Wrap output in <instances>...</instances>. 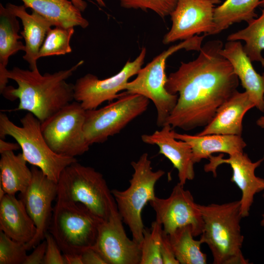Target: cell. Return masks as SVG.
I'll return each instance as SVG.
<instances>
[{"label":"cell","mask_w":264,"mask_h":264,"mask_svg":"<svg viewBox=\"0 0 264 264\" xmlns=\"http://www.w3.org/2000/svg\"><path fill=\"white\" fill-rule=\"evenodd\" d=\"M223 46L220 40L207 42L195 60L181 62L177 70L169 74L165 88L177 94L178 99L165 125L184 131L205 127L238 91L240 81L220 53Z\"/></svg>","instance_id":"1"},{"label":"cell","mask_w":264,"mask_h":264,"mask_svg":"<svg viewBox=\"0 0 264 264\" xmlns=\"http://www.w3.org/2000/svg\"><path fill=\"white\" fill-rule=\"evenodd\" d=\"M83 63L81 60L69 69L43 75L39 70L14 67L6 77L18 87L7 86L1 94L11 101L19 99L16 110L31 112L42 123L74 100V84L66 80Z\"/></svg>","instance_id":"2"},{"label":"cell","mask_w":264,"mask_h":264,"mask_svg":"<svg viewBox=\"0 0 264 264\" xmlns=\"http://www.w3.org/2000/svg\"><path fill=\"white\" fill-rule=\"evenodd\" d=\"M204 222L200 240L209 247L214 264H249L242 252L240 200L199 204Z\"/></svg>","instance_id":"3"},{"label":"cell","mask_w":264,"mask_h":264,"mask_svg":"<svg viewBox=\"0 0 264 264\" xmlns=\"http://www.w3.org/2000/svg\"><path fill=\"white\" fill-rule=\"evenodd\" d=\"M206 35H196L171 46L155 57L127 84L124 93L142 95L154 103L157 110L156 125L163 126L175 107L177 94L169 93L165 88L167 78L165 72L167 59L181 50L199 51Z\"/></svg>","instance_id":"4"},{"label":"cell","mask_w":264,"mask_h":264,"mask_svg":"<svg viewBox=\"0 0 264 264\" xmlns=\"http://www.w3.org/2000/svg\"><path fill=\"white\" fill-rule=\"evenodd\" d=\"M57 184L56 200L82 203L103 220L117 206L103 175L77 161L63 170Z\"/></svg>","instance_id":"5"},{"label":"cell","mask_w":264,"mask_h":264,"mask_svg":"<svg viewBox=\"0 0 264 264\" xmlns=\"http://www.w3.org/2000/svg\"><path fill=\"white\" fill-rule=\"evenodd\" d=\"M22 126L13 123L4 113H0V137H12L20 145L27 163L41 169L50 179L57 183L63 170L77 161L75 157L54 153L46 142L41 130L40 121L28 112L20 120Z\"/></svg>","instance_id":"6"},{"label":"cell","mask_w":264,"mask_h":264,"mask_svg":"<svg viewBox=\"0 0 264 264\" xmlns=\"http://www.w3.org/2000/svg\"><path fill=\"white\" fill-rule=\"evenodd\" d=\"M148 154L143 153L131 163L133 173L130 186L125 190H111L123 222L129 228L132 239L141 244L145 227L141 217L145 205L155 197L156 183L165 174L162 170L154 171Z\"/></svg>","instance_id":"7"},{"label":"cell","mask_w":264,"mask_h":264,"mask_svg":"<svg viewBox=\"0 0 264 264\" xmlns=\"http://www.w3.org/2000/svg\"><path fill=\"white\" fill-rule=\"evenodd\" d=\"M103 220L84 204L56 200L48 228L64 254H81L96 242Z\"/></svg>","instance_id":"8"},{"label":"cell","mask_w":264,"mask_h":264,"mask_svg":"<svg viewBox=\"0 0 264 264\" xmlns=\"http://www.w3.org/2000/svg\"><path fill=\"white\" fill-rule=\"evenodd\" d=\"M149 100L139 94L124 92L105 107L86 110L84 130L88 144L103 143L119 133L147 110Z\"/></svg>","instance_id":"9"},{"label":"cell","mask_w":264,"mask_h":264,"mask_svg":"<svg viewBox=\"0 0 264 264\" xmlns=\"http://www.w3.org/2000/svg\"><path fill=\"white\" fill-rule=\"evenodd\" d=\"M86 111L80 103L72 101L41 123L43 136L54 153L75 157L89 150L84 130Z\"/></svg>","instance_id":"10"},{"label":"cell","mask_w":264,"mask_h":264,"mask_svg":"<svg viewBox=\"0 0 264 264\" xmlns=\"http://www.w3.org/2000/svg\"><path fill=\"white\" fill-rule=\"evenodd\" d=\"M143 47L132 61H128L121 70L110 77L101 80L88 73L78 79L74 84V99L86 110L97 109L106 101L118 98L119 92L125 90L129 79L136 75L142 68L146 55Z\"/></svg>","instance_id":"11"},{"label":"cell","mask_w":264,"mask_h":264,"mask_svg":"<svg viewBox=\"0 0 264 264\" xmlns=\"http://www.w3.org/2000/svg\"><path fill=\"white\" fill-rule=\"evenodd\" d=\"M149 203L155 213L156 220L168 235L177 229L190 226L194 237L201 235L204 222L199 208L191 193L178 183L166 198L156 197Z\"/></svg>","instance_id":"12"},{"label":"cell","mask_w":264,"mask_h":264,"mask_svg":"<svg viewBox=\"0 0 264 264\" xmlns=\"http://www.w3.org/2000/svg\"><path fill=\"white\" fill-rule=\"evenodd\" d=\"M220 0H177L170 16L172 26L162 43L169 44L203 33L212 35L215 29L214 11Z\"/></svg>","instance_id":"13"},{"label":"cell","mask_w":264,"mask_h":264,"mask_svg":"<svg viewBox=\"0 0 264 264\" xmlns=\"http://www.w3.org/2000/svg\"><path fill=\"white\" fill-rule=\"evenodd\" d=\"M31 169V181L25 191L20 194V199L37 228L34 238L25 244L27 251L44 239L53 214L52 202L57 194L56 182L49 178L39 168L33 166Z\"/></svg>","instance_id":"14"},{"label":"cell","mask_w":264,"mask_h":264,"mask_svg":"<svg viewBox=\"0 0 264 264\" xmlns=\"http://www.w3.org/2000/svg\"><path fill=\"white\" fill-rule=\"evenodd\" d=\"M123 222L116 206L108 219L100 222L96 241L92 247L107 264H140V244L128 237Z\"/></svg>","instance_id":"15"},{"label":"cell","mask_w":264,"mask_h":264,"mask_svg":"<svg viewBox=\"0 0 264 264\" xmlns=\"http://www.w3.org/2000/svg\"><path fill=\"white\" fill-rule=\"evenodd\" d=\"M209 163L204 166L205 172L213 173L217 176V169L220 165L227 164L232 170L231 182L235 183L242 193L241 213L242 218L249 215L251 207L254 202V196L264 190V178L255 175L256 169L264 161V155L256 162H252L247 154L237 153L223 158V154L218 156L211 155L208 158Z\"/></svg>","instance_id":"16"},{"label":"cell","mask_w":264,"mask_h":264,"mask_svg":"<svg viewBox=\"0 0 264 264\" xmlns=\"http://www.w3.org/2000/svg\"><path fill=\"white\" fill-rule=\"evenodd\" d=\"M174 132L169 124H166L160 130H156L151 134L142 135L141 139L146 144L158 147L159 154L167 158L177 169L178 183L184 186L187 181L192 180L195 177V163L190 145L184 141L175 138Z\"/></svg>","instance_id":"17"},{"label":"cell","mask_w":264,"mask_h":264,"mask_svg":"<svg viewBox=\"0 0 264 264\" xmlns=\"http://www.w3.org/2000/svg\"><path fill=\"white\" fill-rule=\"evenodd\" d=\"M220 53L231 64L235 74L255 107L264 111V73L260 74L255 70L241 42L227 41Z\"/></svg>","instance_id":"18"},{"label":"cell","mask_w":264,"mask_h":264,"mask_svg":"<svg viewBox=\"0 0 264 264\" xmlns=\"http://www.w3.org/2000/svg\"><path fill=\"white\" fill-rule=\"evenodd\" d=\"M255 107L245 91H236L218 109L211 121L197 134H229L242 136V120L245 113Z\"/></svg>","instance_id":"19"},{"label":"cell","mask_w":264,"mask_h":264,"mask_svg":"<svg viewBox=\"0 0 264 264\" xmlns=\"http://www.w3.org/2000/svg\"><path fill=\"white\" fill-rule=\"evenodd\" d=\"M5 7L22 21L23 30L20 34L25 41V54L23 58L28 63L30 70H39L37 63L39 52L53 24L36 11L28 13L24 5L8 3Z\"/></svg>","instance_id":"20"},{"label":"cell","mask_w":264,"mask_h":264,"mask_svg":"<svg viewBox=\"0 0 264 264\" xmlns=\"http://www.w3.org/2000/svg\"><path fill=\"white\" fill-rule=\"evenodd\" d=\"M0 230L12 239L23 243L35 237L36 227L24 204L15 195L7 194L0 200Z\"/></svg>","instance_id":"21"},{"label":"cell","mask_w":264,"mask_h":264,"mask_svg":"<svg viewBox=\"0 0 264 264\" xmlns=\"http://www.w3.org/2000/svg\"><path fill=\"white\" fill-rule=\"evenodd\" d=\"M175 138L184 141L191 147L195 163L208 159L214 153H222L229 155L243 152L246 144L242 136L211 134L203 135L179 133L175 131Z\"/></svg>","instance_id":"22"},{"label":"cell","mask_w":264,"mask_h":264,"mask_svg":"<svg viewBox=\"0 0 264 264\" xmlns=\"http://www.w3.org/2000/svg\"><path fill=\"white\" fill-rule=\"evenodd\" d=\"M20 29L17 17L6 7L0 4V92L7 87L8 79L7 66L9 57L20 50L24 51L25 45L19 40Z\"/></svg>","instance_id":"23"},{"label":"cell","mask_w":264,"mask_h":264,"mask_svg":"<svg viewBox=\"0 0 264 264\" xmlns=\"http://www.w3.org/2000/svg\"><path fill=\"white\" fill-rule=\"evenodd\" d=\"M31 8L49 20L55 26L86 28L88 21L69 0H21Z\"/></svg>","instance_id":"24"},{"label":"cell","mask_w":264,"mask_h":264,"mask_svg":"<svg viewBox=\"0 0 264 264\" xmlns=\"http://www.w3.org/2000/svg\"><path fill=\"white\" fill-rule=\"evenodd\" d=\"M1 154L0 159V185L7 194L23 193L32 177L31 169L22 154L7 151Z\"/></svg>","instance_id":"25"},{"label":"cell","mask_w":264,"mask_h":264,"mask_svg":"<svg viewBox=\"0 0 264 264\" xmlns=\"http://www.w3.org/2000/svg\"><path fill=\"white\" fill-rule=\"evenodd\" d=\"M261 0H225L214 11L215 29L213 35L220 34L232 24L247 23L257 17L255 10Z\"/></svg>","instance_id":"26"},{"label":"cell","mask_w":264,"mask_h":264,"mask_svg":"<svg viewBox=\"0 0 264 264\" xmlns=\"http://www.w3.org/2000/svg\"><path fill=\"white\" fill-rule=\"evenodd\" d=\"M260 5L262 14L247 23V26L229 34L227 41H243V50L251 62H259L264 66V0Z\"/></svg>","instance_id":"27"},{"label":"cell","mask_w":264,"mask_h":264,"mask_svg":"<svg viewBox=\"0 0 264 264\" xmlns=\"http://www.w3.org/2000/svg\"><path fill=\"white\" fill-rule=\"evenodd\" d=\"M176 258L180 264H206V254L201 250V241L196 240L190 226L177 229L169 235Z\"/></svg>","instance_id":"28"},{"label":"cell","mask_w":264,"mask_h":264,"mask_svg":"<svg viewBox=\"0 0 264 264\" xmlns=\"http://www.w3.org/2000/svg\"><path fill=\"white\" fill-rule=\"evenodd\" d=\"M74 32V27L51 28L40 49L38 58L70 53L72 51L70 41Z\"/></svg>","instance_id":"29"},{"label":"cell","mask_w":264,"mask_h":264,"mask_svg":"<svg viewBox=\"0 0 264 264\" xmlns=\"http://www.w3.org/2000/svg\"><path fill=\"white\" fill-rule=\"evenodd\" d=\"M163 228L156 220L150 228H145L140 244L141 256L140 264H163L160 245Z\"/></svg>","instance_id":"30"},{"label":"cell","mask_w":264,"mask_h":264,"mask_svg":"<svg viewBox=\"0 0 264 264\" xmlns=\"http://www.w3.org/2000/svg\"><path fill=\"white\" fill-rule=\"evenodd\" d=\"M27 251L25 243L12 239L0 231V264H23Z\"/></svg>","instance_id":"31"},{"label":"cell","mask_w":264,"mask_h":264,"mask_svg":"<svg viewBox=\"0 0 264 264\" xmlns=\"http://www.w3.org/2000/svg\"><path fill=\"white\" fill-rule=\"evenodd\" d=\"M120 5L128 9L152 10L164 18L170 15L177 0H118Z\"/></svg>","instance_id":"32"},{"label":"cell","mask_w":264,"mask_h":264,"mask_svg":"<svg viewBox=\"0 0 264 264\" xmlns=\"http://www.w3.org/2000/svg\"><path fill=\"white\" fill-rule=\"evenodd\" d=\"M44 239L46 242V249L44 264H66L61 249L49 232L45 234Z\"/></svg>","instance_id":"33"},{"label":"cell","mask_w":264,"mask_h":264,"mask_svg":"<svg viewBox=\"0 0 264 264\" xmlns=\"http://www.w3.org/2000/svg\"><path fill=\"white\" fill-rule=\"evenodd\" d=\"M160 254L163 264H179L173 252L169 235L163 230L160 245Z\"/></svg>","instance_id":"34"},{"label":"cell","mask_w":264,"mask_h":264,"mask_svg":"<svg viewBox=\"0 0 264 264\" xmlns=\"http://www.w3.org/2000/svg\"><path fill=\"white\" fill-rule=\"evenodd\" d=\"M46 249V242L44 239L34 247L31 254L27 255L23 264H44Z\"/></svg>","instance_id":"35"},{"label":"cell","mask_w":264,"mask_h":264,"mask_svg":"<svg viewBox=\"0 0 264 264\" xmlns=\"http://www.w3.org/2000/svg\"><path fill=\"white\" fill-rule=\"evenodd\" d=\"M81 255L83 264H107L102 256L92 246L84 250Z\"/></svg>","instance_id":"36"},{"label":"cell","mask_w":264,"mask_h":264,"mask_svg":"<svg viewBox=\"0 0 264 264\" xmlns=\"http://www.w3.org/2000/svg\"><path fill=\"white\" fill-rule=\"evenodd\" d=\"M21 148L20 145L17 143L8 142L3 139H0V153L7 151H14Z\"/></svg>","instance_id":"37"},{"label":"cell","mask_w":264,"mask_h":264,"mask_svg":"<svg viewBox=\"0 0 264 264\" xmlns=\"http://www.w3.org/2000/svg\"><path fill=\"white\" fill-rule=\"evenodd\" d=\"M73 5L81 12H84L87 7V3L83 0H69ZM101 6H105L103 0H95Z\"/></svg>","instance_id":"38"},{"label":"cell","mask_w":264,"mask_h":264,"mask_svg":"<svg viewBox=\"0 0 264 264\" xmlns=\"http://www.w3.org/2000/svg\"><path fill=\"white\" fill-rule=\"evenodd\" d=\"M66 264H83L81 254H64Z\"/></svg>","instance_id":"39"},{"label":"cell","mask_w":264,"mask_h":264,"mask_svg":"<svg viewBox=\"0 0 264 264\" xmlns=\"http://www.w3.org/2000/svg\"><path fill=\"white\" fill-rule=\"evenodd\" d=\"M256 124L261 128L264 129V116H262L257 119Z\"/></svg>","instance_id":"40"},{"label":"cell","mask_w":264,"mask_h":264,"mask_svg":"<svg viewBox=\"0 0 264 264\" xmlns=\"http://www.w3.org/2000/svg\"><path fill=\"white\" fill-rule=\"evenodd\" d=\"M5 195L6 193L3 189L2 186L0 185V200H1Z\"/></svg>","instance_id":"41"},{"label":"cell","mask_w":264,"mask_h":264,"mask_svg":"<svg viewBox=\"0 0 264 264\" xmlns=\"http://www.w3.org/2000/svg\"><path fill=\"white\" fill-rule=\"evenodd\" d=\"M263 199L264 200V193L263 195ZM260 224H261V226H264V212L262 215V219H261V222H260Z\"/></svg>","instance_id":"42"}]
</instances>
